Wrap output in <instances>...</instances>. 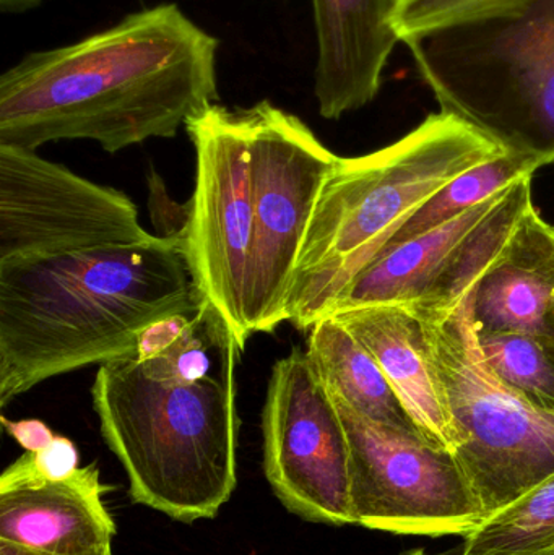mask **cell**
<instances>
[{
  "label": "cell",
  "mask_w": 554,
  "mask_h": 555,
  "mask_svg": "<svg viewBox=\"0 0 554 555\" xmlns=\"http://www.w3.org/2000/svg\"><path fill=\"white\" fill-rule=\"evenodd\" d=\"M218 39L159 3L74 44L28 52L0 77V145L93 140L117 153L171 139L218 103Z\"/></svg>",
  "instance_id": "1"
},
{
  "label": "cell",
  "mask_w": 554,
  "mask_h": 555,
  "mask_svg": "<svg viewBox=\"0 0 554 555\" xmlns=\"http://www.w3.org/2000/svg\"><path fill=\"white\" fill-rule=\"evenodd\" d=\"M182 241L0 260V406L48 378L136 356L156 320L204 302Z\"/></svg>",
  "instance_id": "2"
},
{
  "label": "cell",
  "mask_w": 554,
  "mask_h": 555,
  "mask_svg": "<svg viewBox=\"0 0 554 555\" xmlns=\"http://www.w3.org/2000/svg\"><path fill=\"white\" fill-rule=\"evenodd\" d=\"M240 346L205 375L163 358L104 362L91 397L101 436L124 466L137 504L172 520L214 518L237 482Z\"/></svg>",
  "instance_id": "3"
},
{
  "label": "cell",
  "mask_w": 554,
  "mask_h": 555,
  "mask_svg": "<svg viewBox=\"0 0 554 555\" xmlns=\"http://www.w3.org/2000/svg\"><path fill=\"white\" fill-rule=\"evenodd\" d=\"M504 153L458 117L438 113L386 149L338 159L309 227L288 322L308 333L413 211Z\"/></svg>",
  "instance_id": "4"
},
{
  "label": "cell",
  "mask_w": 554,
  "mask_h": 555,
  "mask_svg": "<svg viewBox=\"0 0 554 555\" xmlns=\"http://www.w3.org/2000/svg\"><path fill=\"white\" fill-rule=\"evenodd\" d=\"M403 42L441 113L539 169L554 165V0H506Z\"/></svg>",
  "instance_id": "5"
},
{
  "label": "cell",
  "mask_w": 554,
  "mask_h": 555,
  "mask_svg": "<svg viewBox=\"0 0 554 555\" xmlns=\"http://www.w3.org/2000/svg\"><path fill=\"white\" fill-rule=\"evenodd\" d=\"M413 313L445 388L455 459L490 517L553 475L554 413L527 400L488 364L468 296L454 310Z\"/></svg>",
  "instance_id": "6"
},
{
  "label": "cell",
  "mask_w": 554,
  "mask_h": 555,
  "mask_svg": "<svg viewBox=\"0 0 554 555\" xmlns=\"http://www.w3.org/2000/svg\"><path fill=\"white\" fill-rule=\"evenodd\" d=\"M253 149L254 246L247 284L250 336L288 320L289 299L315 208L340 156L295 114L246 107Z\"/></svg>",
  "instance_id": "7"
},
{
  "label": "cell",
  "mask_w": 554,
  "mask_h": 555,
  "mask_svg": "<svg viewBox=\"0 0 554 555\" xmlns=\"http://www.w3.org/2000/svg\"><path fill=\"white\" fill-rule=\"evenodd\" d=\"M185 130L195 150V189L182 254L198 293L244 351L254 246L249 117L247 109L215 103L192 116Z\"/></svg>",
  "instance_id": "8"
},
{
  "label": "cell",
  "mask_w": 554,
  "mask_h": 555,
  "mask_svg": "<svg viewBox=\"0 0 554 555\" xmlns=\"http://www.w3.org/2000/svg\"><path fill=\"white\" fill-rule=\"evenodd\" d=\"M331 393V391H328ZM350 446L353 524L412 537H467L487 518L451 450L377 423L331 393Z\"/></svg>",
  "instance_id": "9"
},
{
  "label": "cell",
  "mask_w": 554,
  "mask_h": 555,
  "mask_svg": "<svg viewBox=\"0 0 554 555\" xmlns=\"http://www.w3.org/2000/svg\"><path fill=\"white\" fill-rule=\"evenodd\" d=\"M532 205V176H524L438 230L377 254L335 297L327 315L373 304L454 310L500 259Z\"/></svg>",
  "instance_id": "10"
},
{
  "label": "cell",
  "mask_w": 554,
  "mask_h": 555,
  "mask_svg": "<svg viewBox=\"0 0 554 555\" xmlns=\"http://www.w3.org/2000/svg\"><path fill=\"white\" fill-rule=\"evenodd\" d=\"M262 434L267 479L292 514L314 524H353L347 430L308 352L299 348L273 364Z\"/></svg>",
  "instance_id": "11"
},
{
  "label": "cell",
  "mask_w": 554,
  "mask_h": 555,
  "mask_svg": "<svg viewBox=\"0 0 554 555\" xmlns=\"http://www.w3.org/2000/svg\"><path fill=\"white\" fill-rule=\"evenodd\" d=\"M153 237L124 192L88 181L36 150L0 145V260L133 246Z\"/></svg>",
  "instance_id": "12"
},
{
  "label": "cell",
  "mask_w": 554,
  "mask_h": 555,
  "mask_svg": "<svg viewBox=\"0 0 554 555\" xmlns=\"http://www.w3.org/2000/svg\"><path fill=\"white\" fill-rule=\"evenodd\" d=\"M96 466L61 481L42 478L25 453L0 476V543L49 555L107 550L116 525Z\"/></svg>",
  "instance_id": "13"
},
{
  "label": "cell",
  "mask_w": 554,
  "mask_h": 555,
  "mask_svg": "<svg viewBox=\"0 0 554 555\" xmlns=\"http://www.w3.org/2000/svg\"><path fill=\"white\" fill-rule=\"evenodd\" d=\"M396 5L397 0H312L314 94L324 119H342L379 93L384 68L400 42L392 26Z\"/></svg>",
  "instance_id": "14"
},
{
  "label": "cell",
  "mask_w": 554,
  "mask_h": 555,
  "mask_svg": "<svg viewBox=\"0 0 554 555\" xmlns=\"http://www.w3.org/2000/svg\"><path fill=\"white\" fill-rule=\"evenodd\" d=\"M468 299L478 335L524 333L554 352V227L533 205Z\"/></svg>",
  "instance_id": "15"
},
{
  "label": "cell",
  "mask_w": 554,
  "mask_h": 555,
  "mask_svg": "<svg viewBox=\"0 0 554 555\" xmlns=\"http://www.w3.org/2000/svg\"><path fill=\"white\" fill-rule=\"evenodd\" d=\"M331 315L370 351L420 434L433 446L454 453L451 411L429 359L418 317L397 304L353 307Z\"/></svg>",
  "instance_id": "16"
},
{
  "label": "cell",
  "mask_w": 554,
  "mask_h": 555,
  "mask_svg": "<svg viewBox=\"0 0 554 555\" xmlns=\"http://www.w3.org/2000/svg\"><path fill=\"white\" fill-rule=\"evenodd\" d=\"M306 352L327 390L358 413L420 434L373 356L334 315L308 330Z\"/></svg>",
  "instance_id": "17"
},
{
  "label": "cell",
  "mask_w": 554,
  "mask_h": 555,
  "mask_svg": "<svg viewBox=\"0 0 554 555\" xmlns=\"http://www.w3.org/2000/svg\"><path fill=\"white\" fill-rule=\"evenodd\" d=\"M462 555H554V473L485 518Z\"/></svg>",
  "instance_id": "18"
},
{
  "label": "cell",
  "mask_w": 554,
  "mask_h": 555,
  "mask_svg": "<svg viewBox=\"0 0 554 555\" xmlns=\"http://www.w3.org/2000/svg\"><path fill=\"white\" fill-rule=\"evenodd\" d=\"M537 169L532 163L510 153L468 169L413 211L412 217L407 218L384 244L379 254L438 230L442 224L500 194L524 176H533Z\"/></svg>",
  "instance_id": "19"
},
{
  "label": "cell",
  "mask_w": 554,
  "mask_h": 555,
  "mask_svg": "<svg viewBox=\"0 0 554 555\" xmlns=\"http://www.w3.org/2000/svg\"><path fill=\"white\" fill-rule=\"evenodd\" d=\"M485 359L514 390L542 410L554 413V352L524 333L478 335Z\"/></svg>",
  "instance_id": "20"
},
{
  "label": "cell",
  "mask_w": 554,
  "mask_h": 555,
  "mask_svg": "<svg viewBox=\"0 0 554 555\" xmlns=\"http://www.w3.org/2000/svg\"><path fill=\"white\" fill-rule=\"evenodd\" d=\"M506 0H400L392 15V26L400 41L464 22Z\"/></svg>",
  "instance_id": "21"
},
{
  "label": "cell",
  "mask_w": 554,
  "mask_h": 555,
  "mask_svg": "<svg viewBox=\"0 0 554 555\" xmlns=\"http://www.w3.org/2000/svg\"><path fill=\"white\" fill-rule=\"evenodd\" d=\"M149 211L155 236L184 243L191 221V202L178 204L172 201L165 181L155 171L149 175Z\"/></svg>",
  "instance_id": "22"
},
{
  "label": "cell",
  "mask_w": 554,
  "mask_h": 555,
  "mask_svg": "<svg viewBox=\"0 0 554 555\" xmlns=\"http://www.w3.org/2000/svg\"><path fill=\"white\" fill-rule=\"evenodd\" d=\"M205 302V300H204ZM202 302V304H204ZM201 307L191 312L175 313L163 317L156 322L150 323L137 339L136 358L139 361H149L168 351L184 336L194 320L195 313Z\"/></svg>",
  "instance_id": "23"
},
{
  "label": "cell",
  "mask_w": 554,
  "mask_h": 555,
  "mask_svg": "<svg viewBox=\"0 0 554 555\" xmlns=\"http://www.w3.org/2000/svg\"><path fill=\"white\" fill-rule=\"evenodd\" d=\"M29 455L36 472L52 481L70 478L80 469V453L67 437L55 436L46 449Z\"/></svg>",
  "instance_id": "24"
},
{
  "label": "cell",
  "mask_w": 554,
  "mask_h": 555,
  "mask_svg": "<svg viewBox=\"0 0 554 555\" xmlns=\"http://www.w3.org/2000/svg\"><path fill=\"white\" fill-rule=\"evenodd\" d=\"M2 426L26 453H38L54 440L55 434L41 420L10 421L2 416Z\"/></svg>",
  "instance_id": "25"
},
{
  "label": "cell",
  "mask_w": 554,
  "mask_h": 555,
  "mask_svg": "<svg viewBox=\"0 0 554 555\" xmlns=\"http://www.w3.org/2000/svg\"><path fill=\"white\" fill-rule=\"evenodd\" d=\"M44 0H0V10L10 15H20V13L29 12L41 5Z\"/></svg>",
  "instance_id": "26"
},
{
  "label": "cell",
  "mask_w": 554,
  "mask_h": 555,
  "mask_svg": "<svg viewBox=\"0 0 554 555\" xmlns=\"http://www.w3.org/2000/svg\"><path fill=\"white\" fill-rule=\"evenodd\" d=\"M0 555H49L42 553H35V551L22 550V547L12 546V544L0 543ZM83 555H113L111 547L107 550L96 551V553Z\"/></svg>",
  "instance_id": "27"
},
{
  "label": "cell",
  "mask_w": 554,
  "mask_h": 555,
  "mask_svg": "<svg viewBox=\"0 0 554 555\" xmlns=\"http://www.w3.org/2000/svg\"><path fill=\"white\" fill-rule=\"evenodd\" d=\"M402 555H435V554H429L428 551H425V550H412V551H409V553H405Z\"/></svg>",
  "instance_id": "28"
},
{
  "label": "cell",
  "mask_w": 554,
  "mask_h": 555,
  "mask_svg": "<svg viewBox=\"0 0 554 555\" xmlns=\"http://www.w3.org/2000/svg\"><path fill=\"white\" fill-rule=\"evenodd\" d=\"M397 2H400V0H397Z\"/></svg>",
  "instance_id": "29"
}]
</instances>
